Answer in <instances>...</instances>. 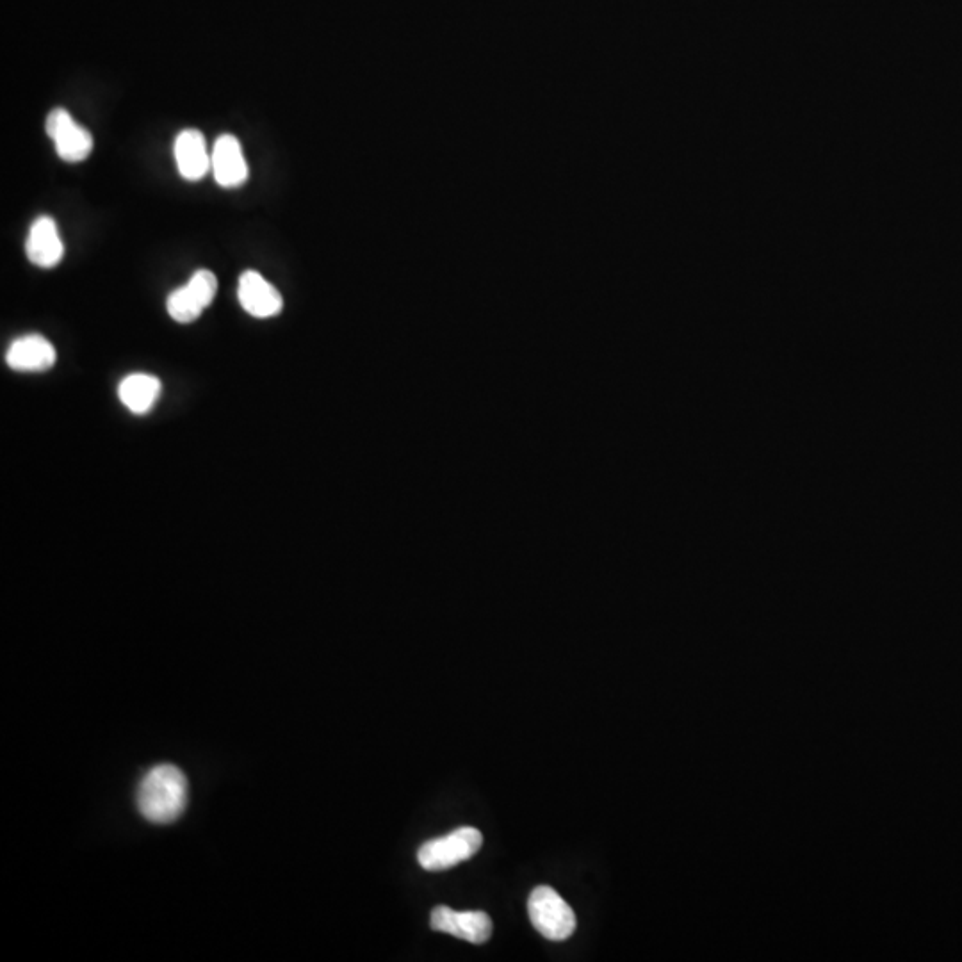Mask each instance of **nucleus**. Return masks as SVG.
Here are the masks:
<instances>
[{"label": "nucleus", "mask_w": 962, "mask_h": 962, "mask_svg": "<svg viewBox=\"0 0 962 962\" xmlns=\"http://www.w3.org/2000/svg\"><path fill=\"white\" fill-rule=\"evenodd\" d=\"M173 154L182 179L196 182L204 179L211 170V152L207 150L204 134L196 129L180 132L175 138Z\"/></svg>", "instance_id": "9b49d317"}, {"label": "nucleus", "mask_w": 962, "mask_h": 962, "mask_svg": "<svg viewBox=\"0 0 962 962\" xmlns=\"http://www.w3.org/2000/svg\"><path fill=\"white\" fill-rule=\"evenodd\" d=\"M45 131L52 139L59 159H63L66 163H82L90 157L93 150L91 132L84 129L81 123L75 122L72 115L63 107H56L50 111L45 122Z\"/></svg>", "instance_id": "39448f33"}, {"label": "nucleus", "mask_w": 962, "mask_h": 962, "mask_svg": "<svg viewBox=\"0 0 962 962\" xmlns=\"http://www.w3.org/2000/svg\"><path fill=\"white\" fill-rule=\"evenodd\" d=\"M136 800L139 813L147 820L170 824L182 815L188 802L186 775L173 765H157L143 775Z\"/></svg>", "instance_id": "f257e3e1"}, {"label": "nucleus", "mask_w": 962, "mask_h": 962, "mask_svg": "<svg viewBox=\"0 0 962 962\" xmlns=\"http://www.w3.org/2000/svg\"><path fill=\"white\" fill-rule=\"evenodd\" d=\"M237 300L253 318H273L282 312V294L257 271L248 270L239 277Z\"/></svg>", "instance_id": "0eeeda50"}, {"label": "nucleus", "mask_w": 962, "mask_h": 962, "mask_svg": "<svg viewBox=\"0 0 962 962\" xmlns=\"http://www.w3.org/2000/svg\"><path fill=\"white\" fill-rule=\"evenodd\" d=\"M483 845V836L474 827H460L448 836L426 841L417 852V861L426 872H442L469 861Z\"/></svg>", "instance_id": "f03ea898"}, {"label": "nucleus", "mask_w": 962, "mask_h": 962, "mask_svg": "<svg viewBox=\"0 0 962 962\" xmlns=\"http://www.w3.org/2000/svg\"><path fill=\"white\" fill-rule=\"evenodd\" d=\"M211 170L221 188H239L248 180V164L236 136L223 134L216 139L211 152Z\"/></svg>", "instance_id": "6e6552de"}, {"label": "nucleus", "mask_w": 962, "mask_h": 962, "mask_svg": "<svg viewBox=\"0 0 962 962\" xmlns=\"http://www.w3.org/2000/svg\"><path fill=\"white\" fill-rule=\"evenodd\" d=\"M216 291H218V280L212 271H195L186 286L175 289L168 296L166 309L170 318L184 325L193 323L211 305Z\"/></svg>", "instance_id": "20e7f679"}, {"label": "nucleus", "mask_w": 962, "mask_h": 962, "mask_svg": "<svg viewBox=\"0 0 962 962\" xmlns=\"http://www.w3.org/2000/svg\"><path fill=\"white\" fill-rule=\"evenodd\" d=\"M528 914L533 927L551 941H565L576 929V916L555 889L539 886L528 898Z\"/></svg>", "instance_id": "7ed1b4c3"}, {"label": "nucleus", "mask_w": 962, "mask_h": 962, "mask_svg": "<svg viewBox=\"0 0 962 962\" xmlns=\"http://www.w3.org/2000/svg\"><path fill=\"white\" fill-rule=\"evenodd\" d=\"M161 391H163V385L159 382V378L147 373H134L123 378L122 384L118 387V398L131 410L132 414L143 416L154 408L155 401L161 396Z\"/></svg>", "instance_id": "f8f14e48"}, {"label": "nucleus", "mask_w": 962, "mask_h": 962, "mask_svg": "<svg viewBox=\"0 0 962 962\" xmlns=\"http://www.w3.org/2000/svg\"><path fill=\"white\" fill-rule=\"evenodd\" d=\"M56 348L43 335L31 334L18 337L9 344L6 362L13 371L41 373L56 364Z\"/></svg>", "instance_id": "1a4fd4ad"}, {"label": "nucleus", "mask_w": 962, "mask_h": 962, "mask_svg": "<svg viewBox=\"0 0 962 962\" xmlns=\"http://www.w3.org/2000/svg\"><path fill=\"white\" fill-rule=\"evenodd\" d=\"M25 253L34 266L45 270L54 268L61 262L65 255V245L59 236L56 221L50 216H40L33 221L25 241Z\"/></svg>", "instance_id": "9d476101"}, {"label": "nucleus", "mask_w": 962, "mask_h": 962, "mask_svg": "<svg viewBox=\"0 0 962 962\" xmlns=\"http://www.w3.org/2000/svg\"><path fill=\"white\" fill-rule=\"evenodd\" d=\"M430 925L437 932H446L455 938L464 939L473 945H483L492 936V922L489 914L483 911H453L451 907L439 905L432 911Z\"/></svg>", "instance_id": "423d86ee"}]
</instances>
